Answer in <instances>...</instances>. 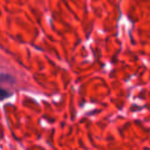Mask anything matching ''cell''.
I'll list each match as a JSON object with an SVG mask.
<instances>
[]
</instances>
